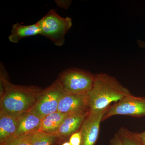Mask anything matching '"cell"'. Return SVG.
<instances>
[{
    "label": "cell",
    "mask_w": 145,
    "mask_h": 145,
    "mask_svg": "<svg viewBox=\"0 0 145 145\" xmlns=\"http://www.w3.org/2000/svg\"><path fill=\"white\" fill-rule=\"evenodd\" d=\"M61 145H71L69 142H66L63 143Z\"/></svg>",
    "instance_id": "obj_22"
},
{
    "label": "cell",
    "mask_w": 145,
    "mask_h": 145,
    "mask_svg": "<svg viewBox=\"0 0 145 145\" xmlns=\"http://www.w3.org/2000/svg\"><path fill=\"white\" fill-rule=\"evenodd\" d=\"M57 112L68 114L89 112L87 95L65 93L60 99Z\"/></svg>",
    "instance_id": "obj_8"
},
{
    "label": "cell",
    "mask_w": 145,
    "mask_h": 145,
    "mask_svg": "<svg viewBox=\"0 0 145 145\" xmlns=\"http://www.w3.org/2000/svg\"><path fill=\"white\" fill-rule=\"evenodd\" d=\"M96 74L77 68L64 71L57 80L65 93L72 94H87L93 87Z\"/></svg>",
    "instance_id": "obj_4"
},
{
    "label": "cell",
    "mask_w": 145,
    "mask_h": 145,
    "mask_svg": "<svg viewBox=\"0 0 145 145\" xmlns=\"http://www.w3.org/2000/svg\"><path fill=\"white\" fill-rule=\"evenodd\" d=\"M34 132L11 137L0 145H32V136Z\"/></svg>",
    "instance_id": "obj_16"
},
{
    "label": "cell",
    "mask_w": 145,
    "mask_h": 145,
    "mask_svg": "<svg viewBox=\"0 0 145 145\" xmlns=\"http://www.w3.org/2000/svg\"><path fill=\"white\" fill-rule=\"evenodd\" d=\"M131 94L114 77L106 73L96 74L93 87L87 94L89 112L105 111L112 103Z\"/></svg>",
    "instance_id": "obj_2"
},
{
    "label": "cell",
    "mask_w": 145,
    "mask_h": 145,
    "mask_svg": "<svg viewBox=\"0 0 145 145\" xmlns=\"http://www.w3.org/2000/svg\"><path fill=\"white\" fill-rule=\"evenodd\" d=\"M89 112L69 114L66 117L59 129L53 135L58 137L61 142L70 137L72 134L80 130Z\"/></svg>",
    "instance_id": "obj_9"
},
{
    "label": "cell",
    "mask_w": 145,
    "mask_h": 145,
    "mask_svg": "<svg viewBox=\"0 0 145 145\" xmlns=\"http://www.w3.org/2000/svg\"><path fill=\"white\" fill-rule=\"evenodd\" d=\"M70 114L56 112L43 118L38 131L53 135L58 130L66 117Z\"/></svg>",
    "instance_id": "obj_13"
},
{
    "label": "cell",
    "mask_w": 145,
    "mask_h": 145,
    "mask_svg": "<svg viewBox=\"0 0 145 145\" xmlns=\"http://www.w3.org/2000/svg\"><path fill=\"white\" fill-rule=\"evenodd\" d=\"M55 3L61 8L67 9L69 8L71 3L70 1H55Z\"/></svg>",
    "instance_id": "obj_19"
},
{
    "label": "cell",
    "mask_w": 145,
    "mask_h": 145,
    "mask_svg": "<svg viewBox=\"0 0 145 145\" xmlns=\"http://www.w3.org/2000/svg\"><path fill=\"white\" fill-rule=\"evenodd\" d=\"M60 142L59 139L56 135L38 131L33 133L32 145H54Z\"/></svg>",
    "instance_id": "obj_14"
},
{
    "label": "cell",
    "mask_w": 145,
    "mask_h": 145,
    "mask_svg": "<svg viewBox=\"0 0 145 145\" xmlns=\"http://www.w3.org/2000/svg\"><path fill=\"white\" fill-rule=\"evenodd\" d=\"M116 115L144 117L145 97H137L131 94L112 104L105 112L103 121Z\"/></svg>",
    "instance_id": "obj_6"
},
{
    "label": "cell",
    "mask_w": 145,
    "mask_h": 145,
    "mask_svg": "<svg viewBox=\"0 0 145 145\" xmlns=\"http://www.w3.org/2000/svg\"><path fill=\"white\" fill-rule=\"evenodd\" d=\"M69 143L71 145H81L82 143V135L80 131L72 134L70 137Z\"/></svg>",
    "instance_id": "obj_17"
},
{
    "label": "cell",
    "mask_w": 145,
    "mask_h": 145,
    "mask_svg": "<svg viewBox=\"0 0 145 145\" xmlns=\"http://www.w3.org/2000/svg\"><path fill=\"white\" fill-rule=\"evenodd\" d=\"M1 65L0 113L21 116L32 108L42 89L34 86L13 84L9 82L3 63Z\"/></svg>",
    "instance_id": "obj_1"
},
{
    "label": "cell",
    "mask_w": 145,
    "mask_h": 145,
    "mask_svg": "<svg viewBox=\"0 0 145 145\" xmlns=\"http://www.w3.org/2000/svg\"><path fill=\"white\" fill-rule=\"evenodd\" d=\"M65 93L60 83L56 80L51 85L41 91L34 105L29 111L42 119L56 112L60 99Z\"/></svg>",
    "instance_id": "obj_5"
},
{
    "label": "cell",
    "mask_w": 145,
    "mask_h": 145,
    "mask_svg": "<svg viewBox=\"0 0 145 145\" xmlns=\"http://www.w3.org/2000/svg\"><path fill=\"white\" fill-rule=\"evenodd\" d=\"M109 145H123L121 139L118 133H115L110 141Z\"/></svg>",
    "instance_id": "obj_18"
},
{
    "label": "cell",
    "mask_w": 145,
    "mask_h": 145,
    "mask_svg": "<svg viewBox=\"0 0 145 145\" xmlns=\"http://www.w3.org/2000/svg\"><path fill=\"white\" fill-rule=\"evenodd\" d=\"M20 117L0 113V144L4 143L15 135Z\"/></svg>",
    "instance_id": "obj_12"
},
{
    "label": "cell",
    "mask_w": 145,
    "mask_h": 145,
    "mask_svg": "<svg viewBox=\"0 0 145 145\" xmlns=\"http://www.w3.org/2000/svg\"><path fill=\"white\" fill-rule=\"evenodd\" d=\"M42 119L30 111L22 114L19 118L17 131L13 137L24 135L38 130L41 123Z\"/></svg>",
    "instance_id": "obj_10"
},
{
    "label": "cell",
    "mask_w": 145,
    "mask_h": 145,
    "mask_svg": "<svg viewBox=\"0 0 145 145\" xmlns=\"http://www.w3.org/2000/svg\"><path fill=\"white\" fill-rule=\"evenodd\" d=\"M117 133L121 137L123 145H143L136 133L132 132L124 127L120 128Z\"/></svg>",
    "instance_id": "obj_15"
},
{
    "label": "cell",
    "mask_w": 145,
    "mask_h": 145,
    "mask_svg": "<svg viewBox=\"0 0 145 145\" xmlns=\"http://www.w3.org/2000/svg\"><path fill=\"white\" fill-rule=\"evenodd\" d=\"M136 134L143 145H145V131L140 133H136Z\"/></svg>",
    "instance_id": "obj_20"
},
{
    "label": "cell",
    "mask_w": 145,
    "mask_h": 145,
    "mask_svg": "<svg viewBox=\"0 0 145 145\" xmlns=\"http://www.w3.org/2000/svg\"><path fill=\"white\" fill-rule=\"evenodd\" d=\"M106 110L99 112H89L86 117L79 130L82 135L81 145H96L99 135L101 122L103 121V117Z\"/></svg>",
    "instance_id": "obj_7"
},
{
    "label": "cell",
    "mask_w": 145,
    "mask_h": 145,
    "mask_svg": "<svg viewBox=\"0 0 145 145\" xmlns=\"http://www.w3.org/2000/svg\"><path fill=\"white\" fill-rule=\"evenodd\" d=\"M137 44L141 48L145 50V42L141 40H137Z\"/></svg>",
    "instance_id": "obj_21"
},
{
    "label": "cell",
    "mask_w": 145,
    "mask_h": 145,
    "mask_svg": "<svg viewBox=\"0 0 145 145\" xmlns=\"http://www.w3.org/2000/svg\"><path fill=\"white\" fill-rule=\"evenodd\" d=\"M38 35H40V29L38 22L29 25L17 23L12 26L8 40L11 42L17 43L22 39Z\"/></svg>",
    "instance_id": "obj_11"
},
{
    "label": "cell",
    "mask_w": 145,
    "mask_h": 145,
    "mask_svg": "<svg viewBox=\"0 0 145 145\" xmlns=\"http://www.w3.org/2000/svg\"><path fill=\"white\" fill-rule=\"evenodd\" d=\"M40 35L49 39L56 46L64 44L65 36L72 26V20L69 17L63 18L53 9L38 21Z\"/></svg>",
    "instance_id": "obj_3"
}]
</instances>
